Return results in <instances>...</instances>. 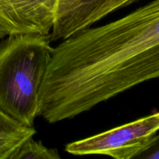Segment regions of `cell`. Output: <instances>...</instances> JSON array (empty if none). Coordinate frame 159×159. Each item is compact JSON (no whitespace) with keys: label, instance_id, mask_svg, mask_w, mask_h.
<instances>
[{"label":"cell","instance_id":"1","mask_svg":"<svg viewBox=\"0 0 159 159\" xmlns=\"http://www.w3.org/2000/svg\"><path fill=\"white\" fill-rule=\"evenodd\" d=\"M90 70L102 87L120 95L159 78V0L85 31Z\"/></svg>","mask_w":159,"mask_h":159},{"label":"cell","instance_id":"2","mask_svg":"<svg viewBox=\"0 0 159 159\" xmlns=\"http://www.w3.org/2000/svg\"><path fill=\"white\" fill-rule=\"evenodd\" d=\"M53 51L50 34H12L0 41V110L24 125L34 127L38 116Z\"/></svg>","mask_w":159,"mask_h":159},{"label":"cell","instance_id":"3","mask_svg":"<svg viewBox=\"0 0 159 159\" xmlns=\"http://www.w3.org/2000/svg\"><path fill=\"white\" fill-rule=\"evenodd\" d=\"M158 131L159 112L69 143L65 151L74 155H101L116 159L136 158Z\"/></svg>","mask_w":159,"mask_h":159},{"label":"cell","instance_id":"4","mask_svg":"<svg viewBox=\"0 0 159 159\" xmlns=\"http://www.w3.org/2000/svg\"><path fill=\"white\" fill-rule=\"evenodd\" d=\"M57 0H0V26L8 35H49Z\"/></svg>","mask_w":159,"mask_h":159},{"label":"cell","instance_id":"5","mask_svg":"<svg viewBox=\"0 0 159 159\" xmlns=\"http://www.w3.org/2000/svg\"><path fill=\"white\" fill-rule=\"evenodd\" d=\"M109 0H57L51 42L62 40L91 26L94 14Z\"/></svg>","mask_w":159,"mask_h":159},{"label":"cell","instance_id":"6","mask_svg":"<svg viewBox=\"0 0 159 159\" xmlns=\"http://www.w3.org/2000/svg\"><path fill=\"white\" fill-rule=\"evenodd\" d=\"M36 132L34 127L21 124L0 110V159H12Z\"/></svg>","mask_w":159,"mask_h":159},{"label":"cell","instance_id":"7","mask_svg":"<svg viewBox=\"0 0 159 159\" xmlns=\"http://www.w3.org/2000/svg\"><path fill=\"white\" fill-rule=\"evenodd\" d=\"M57 149L46 147L34 137L28 139L13 155L12 159H60Z\"/></svg>","mask_w":159,"mask_h":159},{"label":"cell","instance_id":"8","mask_svg":"<svg viewBox=\"0 0 159 159\" xmlns=\"http://www.w3.org/2000/svg\"><path fill=\"white\" fill-rule=\"evenodd\" d=\"M137 0H109L105 5L102 6L91 19V26L107 16L111 12L117 10L122 7L130 5Z\"/></svg>","mask_w":159,"mask_h":159},{"label":"cell","instance_id":"9","mask_svg":"<svg viewBox=\"0 0 159 159\" xmlns=\"http://www.w3.org/2000/svg\"><path fill=\"white\" fill-rule=\"evenodd\" d=\"M136 159H159V134L158 133L151 139L148 145Z\"/></svg>","mask_w":159,"mask_h":159},{"label":"cell","instance_id":"10","mask_svg":"<svg viewBox=\"0 0 159 159\" xmlns=\"http://www.w3.org/2000/svg\"><path fill=\"white\" fill-rule=\"evenodd\" d=\"M7 35H8V33L6 32V31L5 30L2 26H0V40L5 38Z\"/></svg>","mask_w":159,"mask_h":159}]
</instances>
